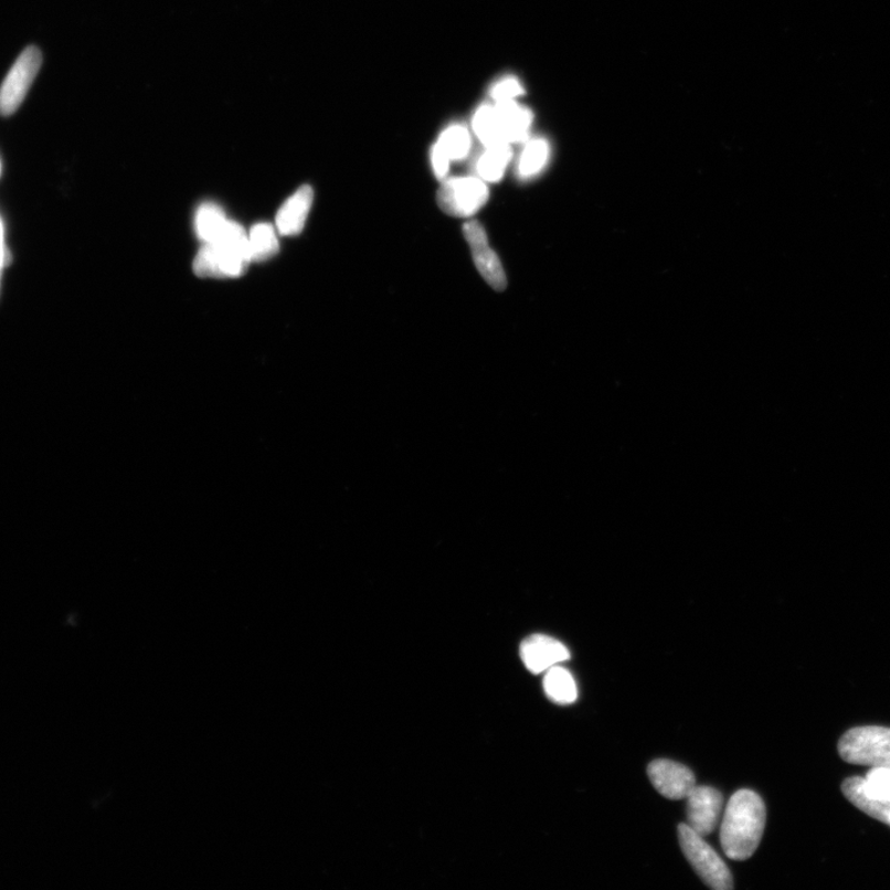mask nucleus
<instances>
[{"mask_svg":"<svg viewBox=\"0 0 890 890\" xmlns=\"http://www.w3.org/2000/svg\"><path fill=\"white\" fill-rule=\"evenodd\" d=\"M550 145L544 139H533L527 142L519 163L522 178H532L541 172L550 159Z\"/></svg>","mask_w":890,"mask_h":890,"instance_id":"nucleus-18","label":"nucleus"},{"mask_svg":"<svg viewBox=\"0 0 890 890\" xmlns=\"http://www.w3.org/2000/svg\"><path fill=\"white\" fill-rule=\"evenodd\" d=\"M488 200V186L484 180L475 178L447 180L437 193L442 211L452 216H460V219L474 215Z\"/></svg>","mask_w":890,"mask_h":890,"instance_id":"nucleus-6","label":"nucleus"},{"mask_svg":"<svg viewBox=\"0 0 890 890\" xmlns=\"http://www.w3.org/2000/svg\"><path fill=\"white\" fill-rule=\"evenodd\" d=\"M495 127L498 144L519 142L527 138L532 124V113L515 100L496 102Z\"/></svg>","mask_w":890,"mask_h":890,"instance_id":"nucleus-11","label":"nucleus"},{"mask_svg":"<svg viewBox=\"0 0 890 890\" xmlns=\"http://www.w3.org/2000/svg\"><path fill=\"white\" fill-rule=\"evenodd\" d=\"M252 262H265L278 252V241L271 224L262 223L253 227L250 235Z\"/></svg>","mask_w":890,"mask_h":890,"instance_id":"nucleus-17","label":"nucleus"},{"mask_svg":"<svg viewBox=\"0 0 890 890\" xmlns=\"http://www.w3.org/2000/svg\"><path fill=\"white\" fill-rule=\"evenodd\" d=\"M10 263V254L4 245L3 224L0 222V267H4Z\"/></svg>","mask_w":890,"mask_h":890,"instance_id":"nucleus-22","label":"nucleus"},{"mask_svg":"<svg viewBox=\"0 0 890 890\" xmlns=\"http://www.w3.org/2000/svg\"><path fill=\"white\" fill-rule=\"evenodd\" d=\"M219 241L205 244L193 262V272L200 277H237L252 263L250 237L244 227L227 222Z\"/></svg>","mask_w":890,"mask_h":890,"instance_id":"nucleus-2","label":"nucleus"},{"mask_svg":"<svg viewBox=\"0 0 890 890\" xmlns=\"http://www.w3.org/2000/svg\"><path fill=\"white\" fill-rule=\"evenodd\" d=\"M431 159H432L434 173L437 174L438 179L443 180L445 178V176H447V173L449 171L451 160L447 157V153H445L442 150V148L439 147L438 144L434 145V147L432 149V152H431Z\"/></svg>","mask_w":890,"mask_h":890,"instance_id":"nucleus-21","label":"nucleus"},{"mask_svg":"<svg viewBox=\"0 0 890 890\" xmlns=\"http://www.w3.org/2000/svg\"><path fill=\"white\" fill-rule=\"evenodd\" d=\"M679 843L682 854L696 872L710 888L730 890L733 888V878L727 863L703 837L691 829L687 824L678 826Z\"/></svg>","mask_w":890,"mask_h":890,"instance_id":"nucleus-3","label":"nucleus"},{"mask_svg":"<svg viewBox=\"0 0 890 890\" xmlns=\"http://www.w3.org/2000/svg\"><path fill=\"white\" fill-rule=\"evenodd\" d=\"M543 688L545 696L559 706H571L578 699V687L572 672L559 665L545 671Z\"/></svg>","mask_w":890,"mask_h":890,"instance_id":"nucleus-14","label":"nucleus"},{"mask_svg":"<svg viewBox=\"0 0 890 890\" xmlns=\"http://www.w3.org/2000/svg\"><path fill=\"white\" fill-rule=\"evenodd\" d=\"M314 197V190L309 186H303L289 197L277 213L276 224L279 234L296 235L304 231Z\"/></svg>","mask_w":890,"mask_h":890,"instance_id":"nucleus-12","label":"nucleus"},{"mask_svg":"<svg viewBox=\"0 0 890 890\" xmlns=\"http://www.w3.org/2000/svg\"><path fill=\"white\" fill-rule=\"evenodd\" d=\"M41 64L43 55L35 46H29L20 54L0 86V116H12L22 106Z\"/></svg>","mask_w":890,"mask_h":890,"instance_id":"nucleus-5","label":"nucleus"},{"mask_svg":"<svg viewBox=\"0 0 890 890\" xmlns=\"http://www.w3.org/2000/svg\"><path fill=\"white\" fill-rule=\"evenodd\" d=\"M843 793L858 809L890 826V803L869 796L862 788L861 777L846 780Z\"/></svg>","mask_w":890,"mask_h":890,"instance_id":"nucleus-13","label":"nucleus"},{"mask_svg":"<svg viewBox=\"0 0 890 890\" xmlns=\"http://www.w3.org/2000/svg\"><path fill=\"white\" fill-rule=\"evenodd\" d=\"M0 172H2V165H0Z\"/></svg>","mask_w":890,"mask_h":890,"instance_id":"nucleus-23","label":"nucleus"},{"mask_svg":"<svg viewBox=\"0 0 890 890\" xmlns=\"http://www.w3.org/2000/svg\"><path fill=\"white\" fill-rule=\"evenodd\" d=\"M2 268H3V267H0V274H2Z\"/></svg>","mask_w":890,"mask_h":890,"instance_id":"nucleus-24","label":"nucleus"},{"mask_svg":"<svg viewBox=\"0 0 890 890\" xmlns=\"http://www.w3.org/2000/svg\"><path fill=\"white\" fill-rule=\"evenodd\" d=\"M520 655L523 665L533 675H541V672L571 659V651L562 642L544 635H533L525 639Z\"/></svg>","mask_w":890,"mask_h":890,"instance_id":"nucleus-10","label":"nucleus"},{"mask_svg":"<svg viewBox=\"0 0 890 890\" xmlns=\"http://www.w3.org/2000/svg\"><path fill=\"white\" fill-rule=\"evenodd\" d=\"M511 158L512 151L509 144L491 145V147H486L485 152L476 163V170H478L481 180L498 182L502 179Z\"/></svg>","mask_w":890,"mask_h":890,"instance_id":"nucleus-15","label":"nucleus"},{"mask_svg":"<svg viewBox=\"0 0 890 890\" xmlns=\"http://www.w3.org/2000/svg\"><path fill=\"white\" fill-rule=\"evenodd\" d=\"M840 757L851 764L890 767V729L866 727L852 729L838 742Z\"/></svg>","mask_w":890,"mask_h":890,"instance_id":"nucleus-4","label":"nucleus"},{"mask_svg":"<svg viewBox=\"0 0 890 890\" xmlns=\"http://www.w3.org/2000/svg\"><path fill=\"white\" fill-rule=\"evenodd\" d=\"M651 785L667 799H687L697 785L696 775L686 765L668 760L651 762L647 769Z\"/></svg>","mask_w":890,"mask_h":890,"instance_id":"nucleus-9","label":"nucleus"},{"mask_svg":"<svg viewBox=\"0 0 890 890\" xmlns=\"http://www.w3.org/2000/svg\"><path fill=\"white\" fill-rule=\"evenodd\" d=\"M767 812L761 796L749 790L732 795L724 810L720 840L730 860L746 861L761 844Z\"/></svg>","mask_w":890,"mask_h":890,"instance_id":"nucleus-1","label":"nucleus"},{"mask_svg":"<svg viewBox=\"0 0 890 890\" xmlns=\"http://www.w3.org/2000/svg\"><path fill=\"white\" fill-rule=\"evenodd\" d=\"M465 240L470 245L473 261L481 276L496 292H504L507 286L506 274L500 258L491 250L484 226L476 221L464 225Z\"/></svg>","mask_w":890,"mask_h":890,"instance_id":"nucleus-7","label":"nucleus"},{"mask_svg":"<svg viewBox=\"0 0 890 890\" xmlns=\"http://www.w3.org/2000/svg\"><path fill=\"white\" fill-rule=\"evenodd\" d=\"M437 144L451 161L462 160L470 150L469 131L463 126H452L444 130Z\"/></svg>","mask_w":890,"mask_h":890,"instance_id":"nucleus-19","label":"nucleus"},{"mask_svg":"<svg viewBox=\"0 0 890 890\" xmlns=\"http://www.w3.org/2000/svg\"><path fill=\"white\" fill-rule=\"evenodd\" d=\"M522 95L523 88L516 78H505L491 89V96L496 102L515 100Z\"/></svg>","mask_w":890,"mask_h":890,"instance_id":"nucleus-20","label":"nucleus"},{"mask_svg":"<svg viewBox=\"0 0 890 890\" xmlns=\"http://www.w3.org/2000/svg\"><path fill=\"white\" fill-rule=\"evenodd\" d=\"M687 801V825L702 837L716 831L722 813V794L711 786L696 785Z\"/></svg>","mask_w":890,"mask_h":890,"instance_id":"nucleus-8","label":"nucleus"},{"mask_svg":"<svg viewBox=\"0 0 890 890\" xmlns=\"http://www.w3.org/2000/svg\"><path fill=\"white\" fill-rule=\"evenodd\" d=\"M227 222L221 206L204 203L195 215V231L205 244H212L219 240Z\"/></svg>","mask_w":890,"mask_h":890,"instance_id":"nucleus-16","label":"nucleus"}]
</instances>
